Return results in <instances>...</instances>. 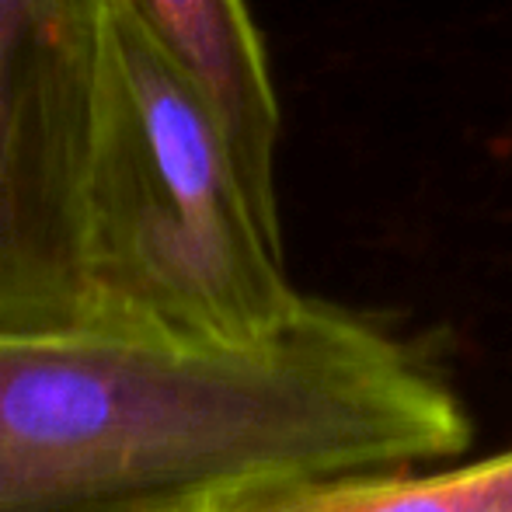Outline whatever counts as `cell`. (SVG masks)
I'll list each match as a JSON object with an SVG mask.
<instances>
[{
	"instance_id": "obj_2",
	"label": "cell",
	"mask_w": 512,
	"mask_h": 512,
	"mask_svg": "<svg viewBox=\"0 0 512 512\" xmlns=\"http://www.w3.org/2000/svg\"><path fill=\"white\" fill-rule=\"evenodd\" d=\"M95 314L192 342H258L304 304L203 91L108 0L81 203Z\"/></svg>"
},
{
	"instance_id": "obj_4",
	"label": "cell",
	"mask_w": 512,
	"mask_h": 512,
	"mask_svg": "<svg viewBox=\"0 0 512 512\" xmlns=\"http://www.w3.org/2000/svg\"><path fill=\"white\" fill-rule=\"evenodd\" d=\"M203 91L258 209L279 220L276 147L283 115L262 35L244 0H119Z\"/></svg>"
},
{
	"instance_id": "obj_5",
	"label": "cell",
	"mask_w": 512,
	"mask_h": 512,
	"mask_svg": "<svg viewBox=\"0 0 512 512\" xmlns=\"http://www.w3.org/2000/svg\"><path fill=\"white\" fill-rule=\"evenodd\" d=\"M196 512H512V450L429 474L251 481L209 495Z\"/></svg>"
},
{
	"instance_id": "obj_6",
	"label": "cell",
	"mask_w": 512,
	"mask_h": 512,
	"mask_svg": "<svg viewBox=\"0 0 512 512\" xmlns=\"http://www.w3.org/2000/svg\"><path fill=\"white\" fill-rule=\"evenodd\" d=\"M168 512H196V509H168Z\"/></svg>"
},
{
	"instance_id": "obj_3",
	"label": "cell",
	"mask_w": 512,
	"mask_h": 512,
	"mask_svg": "<svg viewBox=\"0 0 512 512\" xmlns=\"http://www.w3.org/2000/svg\"><path fill=\"white\" fill-rule=\"evenodd\" d=\"M108 0H0V328L91 321L81 203Z\"/></svg>"
},
{
	"instance_id": "obj_1",
	"label": "cell",
	"mask_w": 512,
	"mask_h": 512,
	"mask_svg": "<svg viewBox=\"0 0 512 512\" xmlns=\"http://www.w3.org/2000/svg\"><path fill=\"white\" fill-rule=\"evenodd\" d=\"M471 446L460 398L307 297L258 342L91 317L0 328V512H168L251 481L408 471Z\"/></svg>"
}]
</instances>
